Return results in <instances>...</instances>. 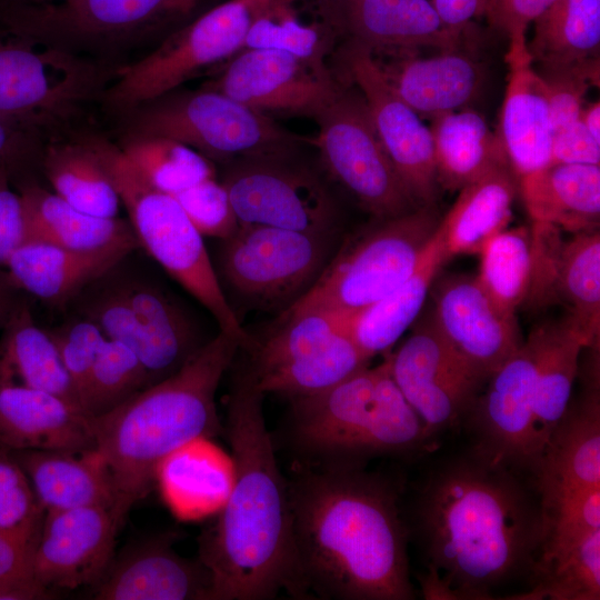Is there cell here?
Masks as SVG:
<instances>
[{"instance_id": "46", "label": "cell", "mask_w": 600, "mask_h": 600, "mask_svg": "<svg viewBox=\"0 0 600 600\" xmlns=\"http://www.w3.org/2000/svg\"><path fill=\"white\" fill-rule=\"evenodd\" d=\"M44 513L12 450L0 442V531L37 543Z\"/></svg>"}, {"instance_id": "35", "label": "cell", "mask_w": 600, "mask_h": 600, "mask_svg": "<svg viewBox=\"0 0 600 600\" xmlns=\"http://www.w3.org/2000/svg\"><path fill=\"white\" fill-rule=\"evenodd\" d=\"M531 577L528 591L508 599L598 600L600 528L546 532Z\"/></svg>"}, {"instance_id": "40", "label": "cell", "mask_w": 600, "mask_h": 600, "mask_svg": "<svg viewBox=\"0 0 600 600\" xmlns=\"http://www.w3.org/2000/svg\"><path fill=\"white\" fill-rule=\"evenodd\" d=\"M446 260L436 231L413 273L389 294L351 316L350 334L366 356L372 359L388 351L416 321Z\"/></svg>"}, {"instance_id": "14", "label": "cell", "mask_w": 600, "mask_h": 600, "mask_svg": "<svg viewBox=\"0 0 600 600\" xmlns=\"http://www.w3.org/2000/svg\"><path fill=\"white\" fill-rule=\"evenodd\" d=\"M284 158L237 160L223 177L239 223L334 236L337 203L328 188Z\"/></svg>"}, {"instance_id": "7", "label": "cell", "mask_w": 600, "mask_h": 600, "mask_svg": "<svg viewBox=\"0 0 600 600\" xmlns=\"http://www.w3.org/2000/svg\"><path fill=\"white\" fill-rule=\"evenodd\" d=\"M374 220L331 256L314 283L278 319L309 310L353 314L379 301L413 273L440 222L434 207Z\"/></svg>"}, {"instance_id": "29", "label": "cell", "mask_w": 600, "mask_h": 600, "mask_svg": "<svg viewBox=\"0 0 600 600\" xmlns=\"http://www.w3.org/2000/svg\"><path fill=\"white\" fill-rule=\"evenodd\" d=\"M43 510L114 507L109 468L97 449L12 450Z\"/></svg>"}, {"instance_id": "55", "label": "cell", "mask_w": 600, "mask_h": 600, "mask_svg": "<svg viewBox=\"0 0 600 600\" xmlns=\"http://www.w3.org/2000/svg\"><path fill=\"white\" fill-rule=\"evenodd\" d=\"M441 22L454 36L461 38L470 23L486 16L488 0H428Z\"/></svg>"}, {"instance_id": "13", "label": "cell", "mask_w": 600, "mask_h": 600, "mask_svg": "<svg viewBox=\"0 0 600 600\" xmlns=\"http://www.w3.org/2000/svg\"><path fill=\"white\" fill-rule=\"evenodd\" d=\"M60 48L0 26V117L30 129L67 116L88 96L93 67Z\"/></svg>"}, {"instance_id": "28", "label": "cell", "mask_w": 600, "mask_h": 600, "mask_svg": "<svg viewBox=\"0 0 600 600\" xmlns=\"http://www.w3.org/2000/svg\"><path fill=\"white\" fill-rule=\"evenodd\" d=\"M342 30L371 51L456 50L461 38L441 22L428 0H341Z\"/></svg>"}, {"instance_id": "15", "label": "cell", "mask_w": 600, "mask_h": 600, "mask_svg": "<svg viewBox=\"0 0 600 600\" xmlns=\"http://www.w3.org/2000/svg\"><path fill=\"white\" fill-rule=\"evenodd\" d=\"M342 58L403 186L419 207H434L439 184L430 128L398 96L370 49L350 40Z\"/></svg>"}, {"instance_id": "49", "label": "cell", "mask_w": 600, "mask_h": 600, "mask_svg": "<svg viewBox=\"0 0 600 600\" xmlns=\"http://www.w3.org/2000/svg\"><path fill=\"white\" fill-rule=\"evenodd\" d=\"M47 330L79 396L107 338L96 323L73 312H68L61 323Z\"/></svg>"}, {"instance_id": "26", "label": "cell", "mask_w": 600, "mask_h": 600, "mask_svg": "<svg viewBox=\"0 0 600 600\" xmlns=\"http://www.w3.org/2000/svg\"><path fill=\"white\" fill-rule=\"evenodd\" d=\"M506 61L509 74L496 132L507 163L519 180L551 164L553 129L547 84L530 54Z\"/></svg>"}, {"instance_id": "39", "label": "cell", "mask_w": 600, "mask_h": 600, "mask_svg": "<svg viewBox=\"0 0 600 600\" xmlns=\"http://www.w3.org/2000/svg\"><path fill=\"white\" fill-rule=\"evenodd\" d=\"M431 119L439 187L459 191L492 169L508 166L497 132L477 111L466 107Z\"/></svg>"}, {"instance_id": "52", "label": "cell", "mask_w": 600, "mask_h": 600, "mask_svg": "<svg viewBox=\"0 0 600 600\" xmlns=\"http://www.w3.org/2000/svg\"><path fill=\"white\" fill-rule=\"evenodd\" d=\"M551 163L600 166V142L579 120L553 132Z\"/></svg>"}, {"instance_id": "10", "label": "cell", "mask_w": 600, "mask_h": 600, "mask_svg": "<svg viewBox=\"0 0 600 600\" xmlns=\"http://www.w3.org/2000/svg\"><path fill=\"white\" fill-rule=\"evenodd\" d=\"M148 103L134 119L138 136L170 138L208 159L284 158L298 141L269 116L210 88Z\"/></svg>"}, {"instance_id": "38", "label": "cell", "mask_w": 600, "mask_h": 600, "mask_svg": "<svg viewBox=\"0 0 600 600\" xmlns=\"http://www.w3.org/2000/svg\"><path fill=\"white\" fill-rule=\"evenodd\" d=\"M339 10L308 0H269L254 18L242 49H273L327 66L342 32ZM241 49V50H242Z\"/></svg>"}, {"instance_id": "20", "label": "cell", "mask_w": 600, "mask_h": 600, "mask_svg": "<svg viewBox=\"0 0 600 600\" xmlns=\"http://www.w3.org/2000/svg\"><path fill=\"white\" fill-rule=\"evenodd\" d=\"M133 252V251H132ZM132 252L110 270L140 327L142 364L154 384L180 370L209 340L172 292L132 261Z\"/></svg>"}, {"instance_id": "45", "label": "cell", "mask_w": 600, "mask_h": 600, "mask_svg": "<svg viewBox=\"0 0 600 600\" xmlns=\"http://www.w3.org/2000/svg\"><path fill=\"white\" fill-rule=\"evenodd\" d=\"M149 386V376L137 354L107 339L79 391L80 406L88 417L97 418Z\"/></svg>"}, {"instance_id": "21", "label": "cell", "mask_w": 600, "mask_h": 600, "mask_svg": "<svg viewBox=\"0 0 600 600\" xmlns=\"http://www.w3.org/2000/svg\"><path fill=\"white\" fill-rule=\"evenodd\" d=\"M167 0H62L32 4L0 0V26L62 44L137 30L166 12Z\"/></svg>"}, {"instance_id": "60", "label": "cell", "mask_w": 600, "mask_h": 600, "mask_svg": "<svg viewBox=\"0 0 600 600\" xmlns=\"http://www.w3.org/2000/svg\"><path fill=\"white\" fill-rule=\"evenodd\" d=\"M20 1L32 3V4H46V3H56L62 0H20Z\"/></svg>"}, {"instance_id": "57", "label": "cell", "mask_w": 600, "mask_h": 600, "mask_svg": "<svg viewBox=\"0 0 600 600\" xmlns=\"http://www.w3.org/2000/svg\"><path fill=\"white\" fill-rule=\"evenodd\" d=\"M24 296L8 270L0 268V331Z\"/></svg>"}, {"instance_id": "58", "label": "cell", "mask_w": 600, "mask_h": 600, "mask_svg": "<svg viewBox=\"0 0 600 600\" xmlns=\"http://www.w3.org/2000/svg\"><path fill=\"white\" fill-rule=\"evenodd\" d=\"M580 121L588 132L600 142V102L586 104L580 114Z\"/></svg>"}, {"instance_id": "54", "label": "cell", "mask_w": 600, "mask_h": 600, "mask_svg": "<svg viewBox=\"0 0 600 600\" xmlns=\"http://www.w3.org/2000/svg\"><path fill=\"white\" fill-rule=\"evenodd\" d=\"M37 543L23 541L0 531V586L33 576Z\"/></svg>"}, {"instance_id": "31", "label": "cell", "mask_w": 600, "mask_h": 600, "mask_svg": "<svg viewBox=\"0 0 600 600\" xmlns=\"http://www.w3.org/2000/svg\"><path fill=\"white\" fill-rule=\"evenodd\" d=\"M379 66L398 96L418 114L430 118L466 108L483 79L481 64L459 49L427 58L407 56Z\"/></svg>"}, {"instance_id": "2", "label": "cell", "mask_w": 600, "mask_h": 600, "mask_svg": "<svg viewBox=\"0 0 600 600\" xmlns=\"http://www.w3.org/2000/svg\"><path fill=\"white\" fill-rule=\"evenodd\" d=\"M296 598L410 600L400 490L364 463L310 464L290 480Z\"/></svg>"}, {"instance_id": "23", "label": "cell", "mask_w": 600, "mask_h": 600, "mask_svg": "<svg viewBox=\"0 0 600 600\" xmlns=\"http://www.w3.org/2000/svg\"><path fill=\"white\" fill-rule=\"evenodd\" d=\"M546 227L539 239V283L544 306L560 301L568 318L591 344L600 329V234L599 230L573 233Z\"/></svg>"}, {"instance_id": "32", "label": "cell", "mask_w": 600, "mask_h": 600, "mask_svg": "<svg viewBox=\"0 0 600 600\" xmlns=\"http://www.w3.org/2000/svg\"><path fill=\"white\" fill-rule=\"evenodd\" d=\"M536 344L537 398L532 431V470L538 468L556 427L570 403L581 352L592 344L567 317L531 333Z\"/></svg>"}, {"instance_id": "30", "label": "cell", "mask_w": 600, "mask_h": 600, "mask_svg": "<svg viewBox=\"0 0 600 600\" xmlns=\"http://www.w3.org/2000/svg\"><path fill=\"white\" fill-rule=\"evenodd\" d=\"M154 482L176 517L201 519L223 507L233 483L232 460L210 438H197L160 461Z\"/></svg>"}, {"instance_id": "37", "label": "cell", "mask_w": 600, "mask_h": 600, "mask_svg": "<svg viewBox=\"0 0 600 600\" xmlns=\"http://www.w3.org/2000/svg\"><path fill=\"white\" fill-rule=\"evenodd\" d=\"M17 191L23 211L24 242L92 250L136 238L128 220L84 213L36 181L23 183Z\"/></svg>"}, {"instance_id": "6", "label": "cell", "mask_w": 600, "mask_h": 600, "mask_svg": "<svg viewBox=\"0 0 600 600\" xmlns=\"http://www.w3.org/2000/svg\"><path fill=\"white\" fill-rule=\"evenodd\" d=\"M111 177L139 249L152 258L214 318L241 349L252 338L229 302L209 258L203 236L171 194L156 189L126 157L106 141L89 143Z\"/></svg>"}, {"instance_id": "17", "label": "cell", "mask_w": 600, "mask_h": 600, "mask_svg": "<svg viewBox=\"0 0 600 600\" xmlns=\"http://www.w3.org/2000/svg\"><path fill=\"white\" fill-rule=\"evenodd\" d=\"M209 88L266 116L314 118L341 87L327 66L280 50L247 48Z\"/></svg>"}, {"instance_id": "19", "label": "cell", "mask_w": 600, "mask_h": 600, "mask_svg": "<svg viewBox=\"0 0 600 600\" xmlns=\"http://www.w3.org/2000/svg\"><path fill=\"white\" fill-rule=\"evenodd\" d=\"M120 526L103 507L44 513L33 556V576L52 590L96 586L113 560Z\"/></svg>"}, {"instance_id": "47", "label": "cell", "mask_w": 600, "mask_h": 600, "mask_svg": "<svg viewBox=\"0 0 600 600\" xmlns=\"http://www.w3.org/2000/svg\"><path fill=\"white\" fill-rule=\"evenodd\" d=\"M173 197L202 236L222 240L239 227L229 194L216 177L200 181Z\"/></svg>"}, {"instance_id": "18", "label": "cell", "mask_w": 600, "mask_h": 600, "mask_svg": "<svg viewBox=\"0 0 600 600\" xmlns=\"http://www.w3.org/2000/svg\"><path fill=\"white\" fill-rule=\"evenodd\" d=\"M433 300L436 328L483 383L523 343L516 313L498 306L476 276L441 278Z\"/></svg>"}, {"instance_id": "43", "label": "cell", "mask_w": 600, "mask_h": 600, "mask_svg": "<svg viewBox=\"0 0 600 600\" xmlns=\"http://www.w3.org/2000/svg\"><path fill=\"white\" fill-rule=\"evenodd\" d=\"M479 274L488 294L503 310L516 313L529 293L532 267L531 227L506 228L481 250Z\"/></svg>"}, {"instance_id": "50", "label": "cell", "mask_w": 600, "mask_h": 600, "mask_svg": "<svg viewBox=\"0 0 600 600\" xmlns=\"http://www.w3.org/2000/svg\"><path fill=\"white\" fill-rule=\"evenodd\" d=\"M556 0H488L489 21L503 30L509 38L508 56L528 52L526 32Z\"/></svg>"}, {"instance_id": "16", "label": "cell", "mask_w": 600, "mask_h": 600, "mask_svg": "<svg viewBox=\"0 0 600 600\" xmlns=\"http://www.w3.org/2000/svg\"><path fill=\"white\" fill-rule=\"evenodd\" d=\"M387 359L396 384L431 436L468 414L483 384L431 317L420 321Z\"/></svg>"}, {"instance_id": "3", "label": "cell", "mask_w": 600, "mask_h": 600, "mask_svg": "<svg viewBox=\"0 0 600 600\" xmlns=\"http://www.w3.org/2000/svg\"><path fill=\"white\" fill-rule=\"evenodd\" d=\"M263 396L249 364L234 372L226 419L233 483L199 542L211 600H268L282 590L296 598L289 484L266 426Z\"/></svg>"}, {"instance_id": "12", "label": "cell", "mask_w": 600, "mask_h": 600, "mask_svg": "<svg viewBox=\"0 0 600 600\" xmlns=\"http://www.w3.org/2000/svg\"><path fill=\"white\" fill-rule=\"evenodd\" d=\"M313 119L326 168L364 211L388 219L419 208L383 149L359 91L340 88Z\"/></svg>"}, {"instance_id": "11", "label": "cell", "mask_w": 600, "mask_h": 600, "mask_svg": "<svg viewBox=\"0 0 600 600\" xmlns=\"http://www.w3.org/2000/svg\"><path fill=\"white\" fill-rule=\"evenodd\" d=\"M269 0H228L171 34L158 49L124 68L109 101L122 108L166 96L204 68L239 52Z\"/></svg>"}, {"instance_id": "44", "label": "cell", "mask_w": 600, "mask_h": 600, "mask_svg": "<svg viewBox=\"0 0 600 600\" xmlns=\"http://www.w3.org/2000/svg\"><path fill=\"white\" fill-rule=\"evenodd\" d=\"M120 149L156 189L171 196L216 177L210 159L170 138L138 136Z\"/></svg>"}, {"instance_id": "27", "label": "cell", "mask_w": 600, "mask_h": 600, "mask_svg": "<svg viewBox=\"0 0 600 600\" xmlns=\"http://www.w3.org/2000/svg\"><path fill=\"white\" fill-rule=\"evenodd\" d=\"M587 382L579 401L569 403L533 473L540 501L571 489L600 487L599 379Z\"/></svg>"}, {"instance_id": "42", "label": "cell", "mask_w": 600, "mask_h": 600, "mask_svg": "<svg viewBox=\"0 0 600 600\" xmlns=\"http://www.w3.org/2000/svg\"><path fill=\"white\" fill-rule=\"evenodd\" d=\"M41 166L53 192L76 209L100 218L118 216L119 194L89 143L51 147L42 156Z\"/></svg>"}, {"instance_id": "22", "label": "cell", "mask_w": 600, "mask_h": 600, "mask_svg": "<svg viewBox=\"0 0 600 600\" xmlns=\"http://www.w3.org/2000/svg\"><path fill=\"white\" fill-rule=\"evenodd\" d=\"M94 587L96 600H211L212 577L200 558L180 556L162 536L124 550Z\"/></svg>"}, {"instance_id": "51", "label": "cell", "mask_w": 600, "mask_h": 600, "mask_svg": "<svg viewBox=\"0 0 600 600\" xmlns=\"http://www.w3.org/2000/svg\"><path fill=\"white\" fill-rule=\"evenodd\" d=\"M28 131L0 117V174L7 176L17 188L34 181L29 172L36 163V152Z\"/></svg>"}, {"instance_id": "33", "label": "cell", "mask_w": 600, "mask_h": 600, "mask_svg": "<svg viewBox=\"0 0 600 600\" xmlns=\"http://www.w3.org/2000/svg\"><path fill=\"white\" fill-rule=\"evenodd\" d=\"M532 222L570 233L599 230L600 166L551 163L518 180Z\"/></svg>"}, {"instance_id": "34", "label": "cell", "mask_w": 600, "mask_h": 600, "mask_svg": "<svg viewBox=\"0 0 600 600\" xmlns=\"http://www.w3.org/2000/svg\"><path fill=\"white\" fill-rule=\"evenodd\" d=\"M517 192L518 180L508 166L494 168L461 188L437 229L447 258L479 254L508 228Z\"/></svg>"}, {"instance_id": "1", "label": "cell", "mask_w": 600, "mask_h": 600, "mask_svg": "<svg viewBox=\"0 0 600 600\" xmlns=\"http://www.w3.org/2000/svg\"><path fill=\"white\" fill-rule=\"evenodd\" d=\"M414 524L427 599H492L501 584L531 574L543 536L541 506L517 470L476 448L429 473Z\"/></svg>"}, {"instance_id": "24", "label": "cell", "mask_w": 600, "mask_h": 600, "mask_svg": "<svg viewBox=\"0 0 600 600\" xmlns=\"http://www.w3.org/2000/svg\"><path fill=\"white\" fill-rule=\"evenodd\" d=\"M137 249L136 238L92 250L23 242L11 254L6 269L24 293L66 312L86 287Z\"/></svg>"}, {"instance_id": "59", "label": "cell", "mask_w": 600, "mask_h": 600, "mask_svg": "<svg viewBox=\"0 0 600 600\" xmlns=\"http://www.w3.org/2000/svg\"><path fill=\"white\" fill-rule=\"evenodd\" d=\"M199 0H167L164 4L166 13H187Z\"/></svg>"}, {"instance_id": "8", "label": "cell", "mask_w": 600, "mask_h": 600, "mask_svg": "<svg viewBox=\"0 0 600 600\" xmlns=\"http://www.w3.org/2000/svg\"><path fill=\"white\" fill-rule=\"evenodd\" d=\"M352 314L309 310L278 319L277 328L247 350L259 390L291 399L322 392L369 366L352 339Z\"/></svg>"}, {"instance_id": "25", "label": "cell", "mask_w": 600, "mask_h": 600, "mask_svg": "<svg viewBox=\"0 0 600 600\" xmlns=\"http://www.w3.org/2000/svg\"><path fill=\"white\" fill-rule=\"evenodd\" d=\"M0 442L11 450L96 449L90 417L53 393L0 382Z\"/></svg>"}, {"instance_id": "56", "label": "cell", "mask_w": 600, "mask_h": 600, "mask_svg": "<svg viewBox=\"0 0 600 600\" xmlns=\"http://www.w3.org/2000/svg\"><path fill=\"white\" fill-rule=\"evenodd\" d=\"M51 590L36 579L12 581L0 586V600H42L50 599Z\"/></svg>"}, {"instance_id": "41", "label": "cell", "mask_w": 600, "mask_h": 600, "mask_svg": "<svg viewBox=\"0 0 600 600\" xmlns=\"http://www.w3.org/2000/svg\"><path fill=\"white\" fill-rule=\"evenodd\" d=\"M533 24L527 48L538 72L599 59L600 0H556Z\"/></svg>"}, {"instance_id": "4", "label": "cell", "mask_w": 600, "mask_h": 600, "mask_svg": "<svg viewBox=\"0 0 600 600\" xmlns=\"http://www.w3.org/2000/svg\"><path fill=\"white\" fill-rule=\"evenodd\" d=\"M239 342L219 331L180 370L114 410L90 418L96 449L111 473L119 526L154 482L162 459L197 438L221 431L216 393Z\"/></svg>"}, {"instance_id": "53", "label": "cell", "mask_w": 600, "mask_h": 600, "mask_svg": "<svg viewBox=\"0 0 600 600\" xmlns=\"http://www.w3.org/2000/svg\"><path fill=\"white\" fill-rule=\"evenodd\" d=\"M11 186L10 179L0 174V268H6L11 254L26 240L21 199Z\"/></svg>"}, {"instance_id": "36", "label": "cell", "mask_w": 600, "mask_h": 600, "mask_svg": "<svg viewBox=\"0 0 600 600\" xmlns=\"http://www.w3.org/2000/svg\"><path fill=\"white\" fill-rule=\"evenodd\" d=\"M0 332V382L53 393L82 410L53 339L33 319L28 294Z\"/></svg>"}, {"instance_id": "48", "label": "cell", "mask_w": 600, "mask_h": 600, "mask_svg": "<svg viewBox=\"0 0 600 600\" xmlns=\"http://www.w3.org/2000/svg\"><path fill=\"white\" fill-rule=\"evenodd\" d=\"M539 73L547 84L553 132L579 121L587 92L599 83V59Z\"/></svg>"}, {"instance_id": "9", "label": "cell", "mask_w": 600, "mask_h": 600, "mask_svg": "<svg viewBox=\"0 0 600 600\" xmlns=\"http://www.w3.org/2000/svg\"><path fill=\"white\" fill-rule=\"evenodd\" d=\"M333 238L239 223L221 240L219 281L244 304L282 312L318 279L331 258Z\"/></svg>"}, {"instance_id": "5", "label": "cell", "mask_w": 600, "mask_h": 600, "mask_svg": "<svg viewBox=\"0 0 600 600\" xmlns=\"http://www.w3.org/2000/svg\"><path fill=\"white\" fill-rule=\"evenodd\" d=\"M290 434L310 464L416 453L432 437L396 384L387 357L316 394L291 399Z\"/></svg>"}]
</instances>
